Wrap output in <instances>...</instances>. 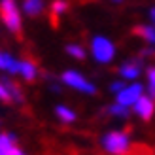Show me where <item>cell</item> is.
Here are the masks:
<instances>
[{
	"mask_svg": "<svg viewBox=\"0 0 155 155\" xmlns=\"http://www.w3.org/2000/svg\"><path fill=\"white\" fill-rule=\"evenodd\" d=\"M0 19L17 38H23L21 15H19V10L13 0H0Z\"/></svg>",
	"mask_w": 155,
	"mask_h": 155,
	"instance_id": "6da1fadb",
	"label": "cell"
},
{
	"mask_svg": "<svg viewBox=\"0 0 155 155\" xmlns=\"http://www.w3.org/2000/svg\"><path fill=\"white\" fill-rule=\"evenodd\" d=\"M129 133L130 127H127L125 133H110L104 136V148L112 155H127L129 153Z\"/></svg>",
	"mask_w": 155,
	"mask_h": 155,
	"instance_id": "7a4b0ae2",
	"label": "cell"
},
{
	"mask_svg": "<svg viewBox=\"0 0 155 155\" xmlns=\"http://www.w3.org/2000/svg\"><path fill=\"white\" fill-rule=\"evenodd\" d=\"M91 49H93V55H95V59L98 63H110L114 59V53H115L114 44L110 40H106V38H102V36L93 38Z\"/></svg>",
	"mask_w": 155,
	"mask_h": 155,
	"instance_id": "3957f363",
	"label": "cell"
},
{
	"mask_svg": "<svg viewBox=\"0 0 155 155\" xmlns=\"http://www.w3.org/2000/svg\"><path fill=\"white\" fill-rule=\"evenodd\" d=\"M63 81L66 83V85H70V87H74V89H80V91H83V93H97V89L93 87V85L85 80L83 76H80L78 72H64L63 74Z\"/></svg>",
	"mask_w": 155,
	"mask_h": 155,
	"instance_id": "277c9868",
	"label": "cell"
},
{
	"mask_svg": "<svg viewBox=\"0 0 155 155\" xmlns=\"http://www.w3.org/2000/svg\"><path fill=\"white\" fill-rule=\"evenodd\" d=\"M134 112L140 115L144 121H150L153 117V112H155V98L150 97H138V100L134 102Z\"/></svg>",
	"mask_w": 155,
	"mask_h": 155,
	"instance_id": "5b68a950",
	"label": "cell"
},
{
	"mask_svg": "<svg viewBox=\"0 0 155 155\" xmlns=\"http://www.w3.org/2000/svg\"><path fill=\"white\" fill-rule=\"evenodd\" d=\"M140 95H142V85H130V87H127V89L123 87L117 93V104H123V106L134 104Z\"/></svg>",
	"mask_w": 155,
	"mask_h": 155,
	"instance_id": "8992f818",
	"label": "cell"
},
{
	"mask_svg": "<svg viewBox=\"0 0 155 155\" xmlns=\"http://www.w3.org/2000/svg\"><path fill=\"white\" fill-rule=\"evenodd\" d=\"M19 72L23 74V78H25L28 83H32L36 80V61L32 57L25 55V59L19 63Z\"/></svg>",
	"mask_w": 155,
	"mask_h": 155,
	"instance_id": "52a82bcc",
	"label": "cell"
},
{
	"mask_svg": "<svg viewBox=\"0 0 155 155\" xmlns=\"http://www.w3.org/2000/svg\"><path fill=\"white\" fill-rule=\"evenodd\" d=\"M21 150L15 146V136L2 133L0 134V155H17Z\"/></svg>",
	"mask_w": 155,
	"mask_h": 155,
	"instance_id": "ba28073f",
	"label": "cell"
},
{
	"mask_svg": "<svg viewBox=\"0 0 155 155\" xmlns=\"http://www.w3.org/2000/svg\"><path fill=\"white\" fill-rule=\"evenodd\" d=\"M68 10V0H53L51 10H49V21L53 27H59V17Z\"/></svg>",
	"mask_w": 155,
	"mask_h": 155,
	"instance_id": "9c48e42d",
	"label": "cell"
},
{
	"mask_svg": "<svg viewBox=\"0 0 155 155\" xmlns=\"http://www.w3.org/2000/svg\"><path fill=\"white\" fill-rule=\"evenodd\" d=\"M140 63H142L140 59H133V61H129V63L123 64L117 72L123 78H127V80H134V78L140 76Z\"/></svg>",
	"mask_w": 155,
	"mask_h": 155,
	"instance_id": "30bf717a",
	"label": "cell"
},
{
	"mask_svg": "<svg viewBox=\"0 0 155 155\" xmlns=\"http://www.w3.org/2000/svg\"><path fill=\"white\" fill-rule=\"evenodd\" d=\"M2 83L8 87V91H10V95H12V98H13V102H19V104L25 102V93H23L21 85H19L17 81H13V80H8V78H4Z\"/></svg>",
	"mask_w": 155,
	"mask_h": 155,
	"instance_id": "8fae6325",
	"label": "cell"
},
{
	"mask_svg": "<svg viewBox=\"0 0 155 155\" xmlns=\"http://www.w3.org/2000/svg\"><path fill=\"white\" fill-rule=\"evenodd\" d=\"M133 34L142 38V40H146L148 44L155 45V28L153 27H146V25H138L133 28Z\"/></svg>",
	"mask_w": 155,
	"mask_h": 155,
	"instance_id": "7c38bea8",
	"label": "cell"
},
{
	"mask_svg": "<svg viewBox=\"0 0 155 155\" xmlns=\"http://www.w3.org/2000/svg\"><path fill=\"white\" fill-rule=\"evenodd\" d=\"M0 68H2V70L12 72V74H17V72H19V63H17V61H15L12 55H8V53L0 51Z\"/></svg>",
	"mask_w": 155,
	"mask_h": 155,
	"instance_id": "4fadbf2b",
	"label": "cell"
},
{
	"mask_svg": "<svg viewBox=\"0 0 155 155\" xmlns=\"http://www.w3.org/2000/svg\"><path fill=\"white\" fill-rule=\"evenodd\" d=\"M25 12L27 15H30V17H38V15L42 13L44 10V2L42 0H25Z\"/></svg>",
	"mask_w": 155,
	"mask_h": 155,
	"instance_id": "5bb4252c",
	"label": "cell"
},
{
	"mask_svg": "<svg viewBox=\"0 0 155 155\" xmlns=\"http://www.w3.org/2000/svg\"><path fill=\"white\" fill-rule=\"evenodd\" d=\"M57 115L61 119H63L64 123H72L74 119H76V114L72 112V110H68V108H64V106H59L57 108Z\"/></svg>",
	"mask_w": 155,
	"mask_h": 155,
	"instance_id": "9a60e30c",
	"label": "cell"
},
{
	"mask_svg": "<svg viewBox=\"0 0 155 155\" xmlns=\"http://www.w3.org/2000/svg\"><path fill=\"white\" fill-rule=\"evenodd\" d=\"M66 53H70V55L76 57V59H85V51L80 48V45H76V44L66 45Z\"/></svg>",
	"mask_w": 155,
	"mask_h": 155,
	"instance_id": "2e32d148",
	"label": "cell"
},
{
	"mask_svg": "<svg viewBox=\"0 0 155 155\" xmlns=\"http://www.w3.org/2000/svg\"><path fill=\"white\" fill-rule=\"evenodd\" d=\"M148 85H150V97L155 98V66L148 68Z\"/></svg>",
	"mask_w": 155,
	"mask_h": 155,
	"instance_id": "e0dca14e",
	"label": "cell"
},
{
	"mask_svg": "<svg viewBox=\"0 0 155 155\" xmlns=\"http://www.w3.org/2000/svg\"><path fill=\"white\" fill-rule=\"evenodd\" d=\"M0 100H2L4 104H13V98L10 95V91H8V87L0 81Z\"/></svg>",
	"mask_w": 155,
	"mask_h": 155,
	"instance_id": "ac0fdd59",
	"label": "cell"
},
{
	"mask_svg": "<svg viewBox=\"0 0 155 155\" xmlns=\"http://www.w3.org/2000/svg\"><path fill=\"white\" fill-rule=\"evenodd\" d=\"M106 112H110V114H114V115H121V117H127L129 115V112H127V108L123 106V104H115V106H110Z\"/></svg>",
	"mask_w": 155,
	"mask_h": 155,
	"instance_id": "d6986e66",
	"label": "cell"
},
{
	"mask_svg": "<svg viewBox=\"0 0 155 155\" xmlns=\"http://www.w3.org/2000/svg\"><path fill=\"white\" fill-rule=\"evenodd\" d=\"M123 87H125V85H123V81H115V83H112V91H114V93H119Z\"/></svg>",
	"mask_w": 155,
	"mask_h": 155,
	"instance_id": "ffe728a7",
	"label": "cell"
},
{
	"mask_svg": "<svg viewBox=\"0 0 155 155\" xmlns=\"http://www.w3.org/2000/svg\"><path fill=\"white\" fill-rule=\"evenodd\" d=\"M151 19L155 21V8H153V10H151Z\"/></svg>",
	"mask_w": 155,
	"mask_h": 155,
	"instance_id": "44dd1931",
	"label": "cell"
},
{
	"mask_svg": "<svg viewBox=\"0 0 155 155\" xmlns=\"http://www.w3.org/2000/svg\"><path fill=\"white\" fill-rule=\"evenodd\" d=\"M114 2H123V0H114Z\"/></svg>",
	"mask_w": 155,
	"mask_h": 155,
	"instance_id": "7402d4cb",
	"label": "cell"
}]
</instances>
